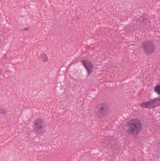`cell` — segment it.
Wrapping results in <instances>:
<instances>
[{
  "instance_id": "6da1fadb",
  "label": "cell",
  "mask_w": 160,
  "mask_h": 161,
  "mask_svg": "<svg viewBox=\"0 0 160 161\" xmlns=\"http://www.w3.org/2000/svg\"><path fill=\"white\" fill-rule=\"evenodd\" d=\"M127 126L128 132L132 135H137L142 129V123L138 119H132L130 121Z\"/></svg>"
},
{
  "instance_id": "7a4b0ae2",
  "label": "cell",
  "mask_w": 160,
  "mask_h": 161,
  "mask_svg": "<svg viewBox=\"0 0 160 161\" xmlns=\"http://www.w3.org/2000/svg\"><path fill=\"white\" fill-rule=\"evenodd\" d=\"M45 126V123L41 118H39L36 119L33 123V129L34 131L37 133L42 131Z\"/></svg>"
},
{
  "instance_id": "3957f363",
  "label": "cell",
  "mask_w": 160,
  "mask_h": 161,
  "mask_svg": "<svg viewBox=\"0 0 160 161\" xmlns=\"http://www.w3.org/2000/svg\"><path fill=\"white\" fill-rule=\"evenodd\" d=\"M143 48L146 53L148 54H151L154 52L155 47L152 42L147 41L143 44Z\"/></svg>"
},
{
  "instance_id": "277c9868",
  "label": "cell",
  "mask_w": 160,
  "mask_h": 161,
  "mask_svg": "<svg viewBox=\"0 0 160 161\" xmlns=\"http://www.w3.org/2000/svg\"><path fill=\"white\" fill-rule=\"evenodd\" d=\"M159 104H160V100H159V98H158V99L147 102L145 103H143L141 105V106L143 107H145V108H153V107H156L157 106H159Z\"/></svg>"
},
{
  "instance_id": "5b68a950",
  "label": "cell",
  "mask_w": 160,
  "mask_h": 161,
  "mask_svg": "<svg viewBox=\"0 0 160 161\" xmlns=\"http://www.w3.org/2000/svg\"><path fill=\"white\" fill-rule=\"evenodd\" d=\"M82 63L84 66L85 68H86L87 71L88 72V74H90L92 73V65L91 63L88 60H83Z\"/></svg>"
},
{
  "instance_id": "8992f818",
  "label": "cell",
  "mask_w": 160,
  "mask_h": 161,
  "mask_svg": "<svg viewBox=\"0 0 160 161\" xmlns=\"http://www.w3.org/2000/svg\"><path fill=\"white\" fill-rule=\"evenodd\" d=\"M107 106L106 105L102 104L100 105L98 110V113L100 115H104L107 112Z\"/></svg>"
},
{
  "instance_id": "52a82bcc",
  "label": "cell",
  "mask_w": 160,
  "mask_h": 161,
  "mask_svg": "<svg viewBox=\"0 0 160 161\" xmlns=\"http://www.w3.org/2000/svg\"><path fill=\"white\" fill-rule=\"evenodd\" d=\"M41 60H42V61H43V62H46L47 61H48V58L46 54H41Z\"/></svg>"
},
{
  "instance_id": "ba28073f",
  "label": "cell",
  "mask_w": 160,
  "mask_h": 161,
  "mask_svg": "<svg viewBox=\"0 0 160 161\" xmlns=\"http://www.w3.org/2000/svg\"><path fill=\"white\" fill-rule=\"evenodd\" d=\"M155 91H156L157 93L159 94V92H160V86H159V85L157 86L155 88Z\"/></svg>"
},
{
  "instance_id": "9c48e42d",
  "label": "cell",
  "mask_w": 160,
  "mask_h": 161,
  "mask_svg": "<svg viewBox=\"0 0 160 161\" xmlns=\"http://www.w3.org/2000/svg\"><path fill=\"white\" fill-rule=\"evenodd\" d=\"M29 28H26L25 29H24V30H25V31H26V30H27V29H28Z\"/></svg>"
},
{
  "instance_id": "30bf717a",
  "label": "cell",
  "mask_w": 160,
  "mask_h": 161,
  "mask_svg": "<svg viewBox=\"0 0 160 161\" xmlns=\"http://www.w3.org/2000/svg\"><path fill=\"white\" fill-rule=\"evenodd\" d=\"M0 74H1V70H0Z\"/></svg>"
}]
</instances>
